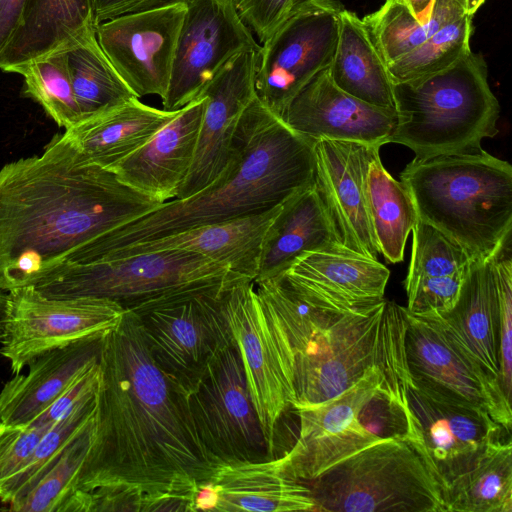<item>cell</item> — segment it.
<instances>
[{
  "label": "cell",
  "mask_w": 512,
  "mask_h": 512,
  "mask_svg": "<svg viewBox=\"0 0 512 512\" xmlns=\"http://www.w3.org/2000/svg\"><path fill=\"white\" fill-rule=\"evenodd\" d=\"M95 32L91 0H24L18 25L0 53V69L68 50Z\"/></svg>",
  "instance_id": "obj_30"
},
{
  "label": "cell",
  "mask_w": 512,
  "mask_h": 512,
  "mask_svg": "<svg viewBox=\"0 0 512 512\" xmlns=\"http://www.w3.org/2000/svg\"><path fill=\"white\" fill-rule=\"evenodd\" d=\"M314 143L255 98L241 116L228 162L211 184L99 236L70 261H90L189 228L269 210L315 182Z\"/></svg>",
  "instance_id": "obj_3"
},
{
  "label": "cell",
  "mask_w": 512,
  "mask_h": 512,
  "mask_svg": "<svg viewBox=\"0 0 512 512\" xmlns=\"http://www.w3.org/2000/svg\"><path fill=\"white\" fill-rule=\"evenodd\" d=\"M186 396L200 440L217 466L271 459L234 341L212 356Z\"/></svg>",
  "instance_id": "obj_11"
},
{
  "label": "cell",
  "mask_w": 512,
  "mask_h": 512,
  "mask_svg": "<svg viewBox=\"0 0 512 512\" xmlns=\"http://www.w3.org/2000/svg\"><path fill=\"white\" fill-rule=\"evenodd\" d=\"M446 512H512V444L491 440L444 489Z\"/></svg>",
  "instance_id": "obj_33"
},
{
  "label": "cell",
  "mask_w": 512,
  "mask_h": 512,
  "mask_svg": "<svg viewBox=\"0 0 512 512\" xmlns=\"http://www.w3.org/2000/svg\"><path fill=\"white\" fill-rule=\"evenodd\" d=\"M379 391L405 402L406 392L394 388L376 368L339 395L295 412L299 433L293 446L280 458L286 470L302 482H310L356 452L382 440L359 420L362 407Z\"/></svg>",
  "instance_id": "obj_14"
},
{
  "label": "cell",
  "mask_w": 512,
  "mask_h": 512,
  "mask_svg": "<svg viewBox=\"0 0 512 512\" xmlns=\"http://www.w3.org/2000/svg\"><path fill=\"white\" fill-rule=\"evenodd\" d=\"M100 381L99 361L82 371L65 391L29 424L52 426L94 399Z\"/></svg>",
  "instance_id": "obj_42"
},
{
  "label": "cell",
  "mask_w": 512,
  "mask_h": 512,
  "mask_svg": "<svg viewBox=\"0 0 512 512\" xmlns=\"http://www.w3.org/2000/svg\"><path fill=\"white\" fill-rule=\"evenodd\" d=\"M511 246L490 260L500 317V375L505 397L511 401L512 384V256Z\"/></svg>",
  "instance_id": "obj_40"
},
{
  "label": "cell",
  "mask_w": 512,
  "mask_h": 512,
  "mask_svg": "<svg viewBox=\"0 0 512 512\" xmlns=\"http://www.w3.org/2000/svg\"><path fill=\"white\" fill-rule=\"evenodd\" d=\"M206 97L181 109L143 146L109 170L126 186L161 203L176 198L193 163Z\"/></svg>",
  "instance_id": "obj_22"
},
{
  "label": "cell",
  "mask_w": 512,
  "mask_h": 512,
  "mask_svg": "<svg viewBox=\"0 0 512 512\" xmlns=\"http://www.w3.org/2000/svg\"><path fill=\"white\" fill-rule=\"evenodd\" d=\"M93 443L78 490H111L139 512L191 511L217 465L187 396L155 362L138 315L125 310L102 337Z\"/></svg>",
  "instance_id": "obj_1"
},
{
  "label": "cell",
  "mask_w": 512,
  "mask_h": 512,
  "mask_svg": "<svg viewBox=\"0 0 512 512\" xmlns=\"http://www.w3.org/2000/svg\"><path fill=\"white\" fill-rule=\"evenodd\" d=\"M230 286L182 293L133 311L155 362L185 395L212 356L234 341L223 305Z\"/></svg>",
  "instance_id": "obj_10"
},
{
  "label": "cell",
  "mask_w": 512,
  "mask_h": 512,
  "mask_svg": "<svg viewBox=\"0 0 512 512\" xmlns=\"http://www.w3.org/2000/svg\"><path fill=\"white\" fill-rule=\"evenodd\" d=\"M124 312L104 298H48L34 287L12 290L0 354L19 374L45 352L113 329Z\"/></svg>",
  "instance_id": "obj_13"
},
{
  "label": "cell",
  "mask_w": 512,
  "mask_h": 512,
  "mask_svg": "<svg viewBox=\"0 0 512 512\" xmlns=\"http://www.w3.org/2000/svg\"><path fill=\"white\" fill-rule=\"evenodd\" d=\"M343 8L337 0H309L260 45L256 98L278 118L310 79L331 65Z\"/></svg>",
  "instance_id": "obj_12"
},
{
  "label": "cell",
  "mask_w": 512,
  "mask_h": 512,
  "mask_svg": "<svg viewBox=\"0 0 512 512\" xmlns=\"http://www.w3.org/2000/svg\"><path fill=\"white\" fill-rule=\"evenodd\" d=\"M279 276L293 289L343 308L384 299L389 269L345 246L305 253Z\"/></svg>",
  "instance_id": "obj_24"
},
{
  "label": "cell",
  "mask_w": 512,
  "mask_h": 512,
  "mask_svg": "<svg viewBox=\"0 0 512 512\" xmlns=\"http://www.w3.org/2000/svg\"><path fill=\"white\" fill-rule=\"evenodd\" d=\"M366 196L379 254L388 263L402 262L417 215L406 188L386 170L379 153L368 166Z\"/></svg>",
  "instance_id": "obj_34"
},
{
  "label": "cell",
  "mask_w": 512,
  "mask_h": 512,
  "mask_svg": "<svg viewBox=\"0 0 512 512\" xmlns=\"http://www.w3.org/2000/svg\"><path fill=\"white\" fill-rule=\"evenodd\" d=\"M210 482L217 512L315 511L308 485L293 477L280 457L220 464Z\"/></svg>",
  "instance_id": "obj_29"
},
{
  "label": "cell",
  "mask_w": 512,
  "mask_h": 512,
  "mask_svg": "<svg viewBox=\"0 0 512 512\" xmlns=\"http://www.w3.org/2000/svg\"><path fill=\"white\" fill-rule=\"evenodd\" d=\"M281 204L260 213L193 227L123 247L92 260L120 258L164 250H184L198 253L226 266L236 275L254 281L258 272L265 232L278 213Z\"/></svg>",
  "instance_id": "obj_25"
},
{
  "label": "cell",
  "mask_w": 512,
  "mask_h": 512,
  "mask_svg": "<svg viewBox=\"0 0 512 512\" xmlns=\"http://www.w3.org/2000/svg\"><path fill=\"white\" fill-rule=\"evenodd\" d=\"M393 97L388 143L408 147L414 159L475 153L498 133L500 105L485 59L472 50L441 72L393 84Z\"/></svg>",
  "instance_id": "obj_6"
},
{
  "label": "cell",
  "mask_w": 512,
  "mask_h": 512,
  "mask_svg": "<svg viewBox=\"0 0 512 512\" xmlns=\"http://www.w3.org/2000/svg\"><path fill=\"white\" fill-rule=\"evenodd\" d=\"M307 1H309V0H294L293 1V7H297V6L303 4V3L307 2Z\"/></svg>",
  "instance_id": "obj_48"
},
{
  "label": "cell",
  "mask_w": 512,
  "mask_h": 512,
  "mask_svg": "<svg viewBox=\"0 0 512 512\" xmlns=\"http://www.w3.org/2000/svg\"><path fill=\"white\" fill-rule=\"evenodd\" d=\"M178 111L133 98L66 129L64 135L88 162L109 170L143 146Z\"/></svg>",
  "instance_id": "obj_31"
},
{
  "label": "cell",
  "mask_w": 512,
  "mask_h": 512,
  "mask_svg": "<svg viewBox=\"0 0 512 512\" xmlns=\"http://www.w3.org/2000/svg\"><path fill=\"white\" fill-rule=\"evenodd\" d=\"M294 0H235L236 9L262 44L289 15Z\"/></svg>",
  "instance_id": "obj_43"
},
{
  "label": "cell",
  "mask_w": 512,
  "mask_h": 512,
  "mask_svg": "<svg viewBox=\"0 0 512 512\" xmlns=\"http://www.w3.org/2000/svg\"><path fill=\"white\" fill-rule=\"evenodd\" d=\"M24 0H0V53L15 31Z\"/></svg>",
  "instance_id": "obj_45"
},
{
  "label": "cell",
  "mask_w": 512,
  "mask_h": 512,
  "mask_svg": "<svg viewBox=\"0 0 512 512\" xmlns=\"http://www.w3.org/2000/svg\"><path fill=\"white\" fill-rule=\"evenodd\" d=\"M472 18L467 14L462 15L388 64L393 84L436 74L458 62L471 51Z\"/></svg>",
  "instance_id": "obj_38"
},
{
  "label": "cell",
  "mask_w": 512,
  "mask_h": 512,
  "mask_svg": "<svg viewBox=\"0 0 512 512\" xmlns=\"http://www.w3.org/2000/svg\"><path fill=\"white\" fill-rule=\"evenodd\" d=\"M379 146L330 139L314 143L315 184L335 222L342 244L378 259L370 221L366 174Z\"/></svg>",
  "instance_id": "obj_21"
},
{
  "label": "cell",
  "mask_w": 512,
  "mask_h": 512,
  "mask_svg": "<svg viewBox=\"0 0 512 512\" xmlns=\"http://www.w3.org/2000/svg\"><path fill=\"white\" fill-rule=\"evenodd\" d=\"M417 218L487 262L511 245L512 166L481 149L413 159L400 173Z\"/></svg>",
  "instance_id": "obj_4"
},
{
  "label": "cell",
  "mask_w": 512,
  "mask_h": 512,
  "mask_svg": "<svg viewBox=\"0 0 512 512\" xmlns=\"http://www.w3.org/2000/svg\"><path fill=\"white\" fill-rule=\"evenodd\" d=\"M423 317L438 324L500 399L511 407L501 386L499 305L490 261H472L459 298L450 311Z\"/></svg>",
  "instance_id": "obj_23"
},
{
  "label": "cell",
  "mask_w": 512,
  "mask_h": 512,
  "mask_svg": "<svg viewBox=\"0 0 512 512\" xmlns=\"http://www.w3.org/2000/svg\"><path fill=\"white\" fill-rule=\"evenodd\" d=\"M24 78V94L37 101L59 127L81 122L67 62V50L53 52L14 67Z\"/></svg>",
  "instance_id": "obj_37"
},
{
  "label": "cell",
  "mask_w": 512,
  "mask_h": 512,
  "mask_svg": "<svg viewBox=\"0 0 512 512\" xmlns=\"http://www.w3.org/2000/svg\"><path fill=\"white\" fill-rule=\"evenodd\" d=\"M406 312L405 355L411 382L447 401L486 410L510 434L511 407L463 356L438 324Z\"/></svg>",
  "instance_id": "obj_18"
},
{
  "label": "cell",
  "mask_w": 512,
  "mask_h": 512,
  "mask_svg": "<svg viewBox=\"0 0 512 512\" xmlns=\"http://www.w3.org/2000/svg\"><path fill=\"white\" fill-rule=\"evenodd\" d=\"M223 305L269 456L275 458L280 421L294 410L296 401L291 347L280 323L257 294L254 281L245 279L230 286Z\"/></svg>",
  "instance_id": "obj_9"
},
{
  "label": "cell",
  "mask_w": 512,
  "mask_h": 512,
  "mask_svg": "<svg viewBox=\"0 0 512 512\" xmlns=\"http://www.w3.org/2000/svg\"><path fill=\"white\" fill-rule=\"evenodd\" d=\"M94 431L95 413L33 489L24 497L8 504L6 510L59 512L66 500L78 490L79 476L92 446Z\"/></svg>",
  "instance_id": "obj_36"
},
{
  "label": "cell",
  "mask_w": 512,
  "mask_h": 512,
  "mask_svg": "<svg viewBox=\"0 0 512 512\" xmlns=\"http://www.w3.org/2000/svg\"><path fill=\"white\" fill-rule=\"evenodd\" d=\"M411 232V258L403 281L406 309L421 317L446 313L459 298L472 259L461 246L418 218Z\"/></svg>",
  "instance_id": "obj_26"
},
{
  "label": "cell",
  "mask_w": 512,
  "mask_h": 512,
  "mask_svg": "<svg viewBox=\"0 0 512 512\" xmlns=\"http://www.w3.org/2000/svg\"><path fill=\"white\" fill-rule=\"evenodd\" d=\"M329 67L318 72L294 96L281 120L313 142L330 139L379 147L387 144L396 124L395 111L347 94L333 82Z\"/></svg>",
  "instance_id": "obj_20"
},
{
  "label": "cell",
  "mask_w": 512,
  "mask_h": 512,
  "mask_svg": "<svg viewBox=\"0 0 512 512\" xmlns=\"http://www.w3.org/2000/svg\"><path fill=\"white\" fill-rule=\"evenodd\" d=\"M309 483L315 511L446 512L439 482L407 436L382 439Z\"/></svg>",
  "instance_id": "obj_8"
},
{
  "label": "cell",
  "mask_w": 512,
  "mask_h": 512,
  "mask_svg": "<svg viewBox=\"0 0 512 512\" xmlns=\"http://www.w3.org/2000/svg\"><path fill=\"white\" fill-rule=\"evenodd\" d=\"M50 427L0 422V491L24 468Z\"/></svg>",
  "instance_id": "obj_41"
},
{
  "label": "cell",
  "mask_w": 512,
  "mask_h": 512,
  "mask_svg": "<svg viewBox=\"0 0 512 512\" xmlns=\"http://www.w3.org/2000/svg\"><path fill=\"white\" fill-rule=\"evenodd\" d=\"M186 13L179 32L163 109L179 110L201 97L224 65L257 39L230 0H183Z\"/></svg>",
  "instance_id": "obj_15"
},
{
  "label": "cell",
  "mask_w": 512,
  "mask_h": 512,
  "mask_svg": "<svg viewBox=\"0 0 512 512\" xmlns=\"http://www.w3.org/2000/svg\"><path fill=\"white\" fill-rule=\"evenodd\" d=\"M486 0H465V11L469 16H474Z\"/></svg>",
  "instance_id": "obj_47"
},
{
  "label": "cell",
  "mask_w": 512,
  "mask_h": 512,
  "mask_svg": "<svg viewBox=\"0 0 512 512\" xmlns=\"http://www.w3.org/2000/svg\"><path fill=\"white\" fill-rule=\"evenodd\" d=\"M8 310V293L0 290V340L3 337Z\"/></svg>",
  "instance_id": "obj_46"
},
{
  "label": "cell",
  "mask_w": 512,
  "mask_h": 512,
  "mask_svg": "<svg viewBox=\"0 0 512 512\" xmlns=\"http://www.w3.org/2000/svg\"><path fill=\"white\" fill-rule=\"evenodd\" d=\"M185 13V2L178 0L95 27L103 52L139 99L148 95L164 99Z\"/></svg>",
  "instance_id": "obj_16"
},
{
  "label": "cell",
  "mask_w": 512,
  "mask_h": 512,
  "mask_svg": "<svg viewBox=\"0 0 512 512\" xmlns=\"http://www.w3.org/2000/svg\"><path fill=\"white\" fill-rule=\"evenodd\" d=\"M333 82L369 105L395 111L393 82L364 21L343 8L338 41L330 65Z\"/></svg>",
  "instance_id": "obj_32"
},
{
  "label": "cell",
  "mask_w": 512,
  "mask_h": 512,
  "mask_svg": "<svg viewBox=\"0 0 512 512\" xmlns=\"http://www.w3.org/2000/svg\"><path fill=\"white\" fill-rule=\"evenodd\" d=\"M230 1H233V2H235V0H230Z\"/></svg>",
  "instance_id": "obj_49"
},
{
  "label": "cell",
  "mask_w": 512,
  "mask_h": 512,
  "mask_svg": "<svg viewBox=\"0 0 512 512\" xmlns=\"http://www.w3.org/2000/svg\"><path fill=\"white\" fill-rule=\"evenodd\" d=\"M161 204L54 136L41 155L0 170V290L36 287L82 246Z\"/></svg>",
  "instance_id": "obj_2"
},
{
  "label": "cell",
  "mask_w": 512,
  "mask_h": 512,
  "mask_svg": "<svg viewBox=\"0 0 512 512\" xmlns=\"http://www.w3.org/2000/svg\"><path fill=\"white\" fill-rule=\"evenodd\" d=\"M67 62L81 121L138 98L103 52L95 32L67 50Z\"/></svg>",
  "instance_id": "obj_35"
},
{
  "label": "cell",
  "mask_w": 512,
  "mask_h": 512,
  "mask_svg": "<svg viewBox=\"0 0 512 512\" xmlns=\"http://www.w3.org/2000/svg\"><path fill=\"white\" fill-rule=\"evenodd\" d=\"M344 246L315 182L286 200L267 228L254 280L275 277L299 256Z\"/></svg>",
  "instance_id": "obj_27"
},
{
  "label": "cell",
  "mask_w": 512,
  "mask_h": 512,
  "mask_svg": "<svg viewBox=\"0 0 512 512\" xmlns=\"http://www.w3.org/2000/svg\"><path fill=\"white\" fill-rule=\"evenodd\" d=\"M406 328L405 307L385 298L354 309H329L309 336L291 345L294 411L339 395L372 368L405 393L410 381Z\"/></svg>",
  "instance_id": "obj_5"
},
{
  "label": "cell",
  "mask_w": 512,
  "mask_h": 512,
  "mask_svg": "<svg viewBox=\"0 0 512 512\" xmlns=\"http://www.w3.org/2000/svg\"><path fill=\"white\" fill-rule=\"evenodd\" d=\"M244 279L198 253L164 250L66 262L34 288L48 298H104L136 311L182 293Z\"/></svg>",
  "instance_id": "obj_7"
},
{
  "label": "cell",
  "mask_w": 512,
  "mask_h": 512,
  "mask_svg": "<svg viewBox=\"0 0 512 512\" xmlns=\"http://www.w3.org/2000/svg\"><path fill=\"white\" fill-rule=\"evenodd\" d=\"M178 0H91L95 27L112 18L156 8Z\"/></svg>",
  "instance_id": "obj_44"
},
{
  "label": "cell",
  "mask_w": 512,
  "mask_h": 512,
  "mask_svg": "<svg viewBox=\"0 0 512 512\" xmlns=\"http://www.w3.org/2000/svg\"><path fill=\"white\" fill-rule=\"evenodd\" d=\"M410 432L442 493L504 430L486 410L459 405L407 383Z\"/></svg>",
  "instance_id": "obj_17"
},
{
  "label": "cell",
  "mask_w": 512,
  "mask_h": 512,
  "mask_svg": "<svg viewBox=\"0 0 512 512\" xmlns=\"http://www.w3.org/2000/svg\"><path fill=\"white\" fill-rule=\"evenodd\" d=\"M256 50L229 60L203 91L206 103L190 171L177 199L188 198L211 184L229 160L241 116L256 98Z\"/></svg>",
  "instance_id": "obj_19"
},
{
  "label": "cell",
  "mask_w": 512,
  "mask_h": 512,
  "mask_svg": "<svg viewBox=\"0 0 512 512\" xmlns=\"http://www.w3.org/2000/svg\"><path fill=\"white\" fill-rule=\"evenodd\" d=\"M95 398L96 395L44 433L24 468L1 489L2 503L10 504L33 489L68 443L93 416L96 409Z\"/></svg>",
  "instance_id": "obj_39"
},
{
  "label": "cell",
  "mask_w": 512,
  "mask_h": 512,
  "mask_svg": "<svg viewBox=\"0 0 512 512\" xmlns=\"http://www.w3.org/2000/svg\"><path fill=\"white\" fill-rule=\"evenodd\" d=\"M104 334L45 352L27 365L25 375H14L0 391V422L27 425L35 419L82 371L99 361Z\"/></svg>",
  "instance_id": "obj_28"
}]
</instances>
